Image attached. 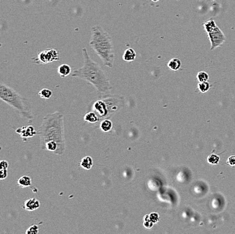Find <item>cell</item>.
<instances>
[{"label":"cell","mask_w":235,"mask_h":234,"mask_svg":"<svg viewBox=\"0 0 235 234\" xmlns=\"http://www.w3.org/2000/svg\"><path fill=\"white\" fill-rule=\"evenodd\" d=\"M40 147L57 155H62L66 150L64 116L59 112L48 113L43 118L38 131Z\"/></svg>","instance_id":"1"},{"label":"cell","mask_w":235,"mask_h":234,"mask_svg":"<svg viewBox=\"0 0 235 234\" xmlns=\"http://www.w3.org/2000/svg\"><path fill=\"white\" fill-rule=\"evenodd\" d=\"M82 54L83 65L81 68L74 70L72 76L90 83L99 93H109L112 86L105 70L91 58L87 48L82 49Z\"/></svg>","instance_id":"2"},{"label":"cell","mask_w":235,"mask_h":234,"mask_svg":"<svg viewBox=\"0 0 235 234\" xmlns=\"http://www.w3.org/2000/svg\"><path fill=\"white\" fill-rule=\"evenodd\" d=\"M89 45L99 56L104 65L109 68L113 67L115 54L112 39L99 24L91 28Z\"/></svg>","instance_id":"3"},{"label":"cell","mask_w":235,"mask_h":234,"mask_svg":"<svg viewBox=\"0 0 235 234\" xmlns=\"http://www.w3.org/2000/svg\"><path fill=\"white\" fill-rule=\"evenodd\" d=\"M0 100L15 110L21 117L32 120L33 115L29 101L19 94L12 88L0 83Z\"/></svg>","instance_id":"4"},{"label":"cell","mask_w":235,"mask_h":234,"mask_svg":"<svg viewBox=\"0 0 235 234\" xmlns=\"http://www.w3.org/2000/svg\"><path fill=\"white\" fill-rule=\"evenodd\" d=\"M124 97L120 95L105 94L97 100L90 104L91 111L94 112L100 121L104 119H109L122 107Z\"/></svg>","instance_id":"5"},{"label":"cell","mask_w":235,"mask_h":234,"mask_svg":"<svg viewBox=\"0 0 235 234\" xmlns=\"http://www.w3.org/2000/svg\"><path fill=\"white\" fill-rule=\"evenodd\" d=\"M35 63L46 64L53 62V61H59V51L56 49H47L39 53L37 58L33 59Z\"/></svg>","instance_id":"6"},{"label":"cell","mask_w":235,"mask_h":234,"mask_svg":"<svg viewBox=\"0 0 235 234\" xmlns=\"http://www.w3.org/2000/svg\"><path fill=\"white\" fill-rule=\"evenodd\" d=\"M207 33L211 43V51L221 47L226 41L225 34L218 26H216L214 29Z\"/></svg>","instance_id":"7"},{"label":"cell","mask_w":235,"mask_h":234,"mask_svg":"<svg viewBox=\"0 0 235 234\" xmlns=\"http://www.w3.org/2000/svg\"><path fill=\"white\" fill-rule=\"evenodd\" d=\"M143 226L147 229H150L152 228L154 224L157 223L159 221V216L158 213L156 212H153L150 214L145 215L143 219Z\"/></svg>","instance_id":"8"},{"label":"cell","mask_w":235,"mask_h":234,"mask_svg":"<svg viewBox=\"0 0 235 234\" xmlns=\"http://www.w3.org/2000/svg\"><path fill=\"white\" fill-rule=\"evenodd\" d=\"M16 133L19 134L22 138H31L35 134H39L35 130L32 126H28L27 127H23L22 128L16 130Z\"/></svg>","instance_id":"9"},{"label":"cell","mask_w":235,"mask_h":234,"mask_svg":"<svg viewBox=\"0 0 235 234\" xmlns=\"http://www.w3.org/2000/svg\"><path fill=\"white\" fill-rule=\"evenodd\" d=\"M40 205H41V204H40V202L39 200L36 199L35 198H30V199L26 200L24 202L23 208L26 211L32 212L38 209L40 207Z\"/></svg>","instance_id":"10"},{"label":"cell","mask_w":235,"mask_h":234,"mask_svg":"<svg viewBox=\"0 0 235 234\" xmlns=\"http://www.w3.org/2000/svg\"><path fill=\"white\" fill-rule=\"evenodd\" d=\"M136 57V54L135 51L132 48H128L125 50L122 55L123 60L126 62H132L135 61Z\"/></svg>","instance_id":"11"},{"label":"cell","mask_w":235,"mask_h":234,"mask_svg":"<svg viewBox=\"0 0 235 234\" xmlns=\"http://www.w3.org/2000/svg\"><path fill=\"white\" fill-rule=\"evenodd\" d=\"M113 123L109 119H104L99 122V129L104 132H109L112 129Z\"/></svg>","instance_id":"12"},{"label":"cell","mask_w":235,"mask_h":234,"mask_svg":"<svg viewBox=\"0 0 235 234\" xmlns=\"http://www.w3.org/2000/svg\"><path fill=\"white\" fill-rule=\"evenodd\" d=\"M84 120H85V121L88 122V123H91V124H95V123H99L100 122V120L98 117V116H97L96 113L93 111L88 112V113H87L85 115V116H84Z\"/></svg>","instance_id":"13"},{"label":"cell","mask_w":235,"mask_h":234,"mask_svg":"<svg viewBox=\"0 0 235 234\" xmlns=\"http://www.w3.org/2000/svg\"><path fill=\"white\" fill-rule=\"evenodd\" d=\"M57 72L60 74V76L61 78H64L68 76V75H70L72 72V69H71V67L68 65V64H61L60 65L58 69H57Z\"/></svg>","instance_id":"14"},{"label":"cell","mask_w":235,"mask_h":234,"mask_svg":"<svg viewBox=\"0 0 235 234\" xmlns=\"http://www.w3.org/2000/svg\"><path fill=\"white\" fill-rule=\"evenodd\" d=\"M32 184L31 178L29 175H23L18 179V185L21 188L30 187Z\"/></svg>","instance_id":"15"},{"label":"cell","mask_w":235,"mask_h":234,"mask_svg":"<svg viewBox=\"0 0 235 234\" xmlns=\"http://www.w3.org/2000/svg\"><path fill=\"white\" fill-rule=\"evenodd\" d=\"M93 161L92 157L90 156L83 157L81 161V163H80V165H81L82 168L86 170H90L93 167Z\"/></svg>","instance_id":"16"},{"label":"cell","mask_w":235,"mask_h":234,"mask_svg":"<svg viewBox=\"0 0 235 234\" xmlns=\"http://www.w3.org/2000/svg\"><path fill=\"white\" fill-rule=\"evenodd\" d=\"M182 65L181 61L178 58H172L168 63V67L172 71H178Z\"/></svg>","instance_id":"17"},{"label":"cell","mask_w":235,"mask_h":234,"mask_svg":"<svg viewBox=\"0 0 235 234\" xmlns=\"http://www.w3.org/2000/svg\"><path fill=\"white\" fill-rule=\"evenodd\" d=\"M203 26L204 29H205L207 33H208V32L211 31V30L214 29L217 25L216 24V22L214 21V20L210 19L209 20L205 22V23L203 24Z\"/></svg>","instance_id":"18"},{"label":"cell","mask_w":235,"mask_h":234,"mask_svg":"<svg viewBox=\"0 0 235 234\" xmlns=\"http://www.w3.org/2000/svg\"><path fill=\"white\" fill-rule=\"evenodd\" d=\"M52 91L48 89H43L39 92V95L41 99H49L52 96Z\"/></svg>","instance_id":"19"},{"label":"cell","mask_w":235,"mask_h":234,"mask_svg":"<svg viewBox=\"0 0 235 234\" xmlns=\"http://www.w3.org/2000/svg\"><path fill=\"white\" fill-rule=\"evenodd\" d=\"M210 85L207 81L199 82L198 85V89L201 92H206L208 91L210 89Z\"/></svg>","instance_id":"20"},{"label":"cell","mask_w":235,"mask_h":234,"mask_svg":"<svg viewBox=\"0 0 235 234\" xmlns=\"http://www.w3.org/2000/svg\"><path fill=\"white\" fill-rule=\"evenodd\" d=\"M197 78L199 82H206L209 80V75L206 72H199L197 75Z\"/></svg>","instance_id":"21"},{"label":"cell","mask_w":235,"mask_h":234,"mask_svg":"<svg viewBox=\"0 0 235 234\" xmlns=\"http://www.w3.org/2000/svg\"><path fill=\"white\" fill-rule=\"evenodd\" d=\"M220 161L219 156L215 154H212L207 157V162L211 165H216Z\"/></svg>","instance_id":"22"},{"label":"cell","mask_w":235,"mask_h":234,"mask_svg":"<svg viewBox=\"0 0 235 234\" xmlns=\"http://www.w3.org/2000/svg\"><path fill=\"white\" fill-rule=\"evenodd\" d=\"M39 227L37 225H33L26 231V234H37L39 233Z\"/></svg>","instance_id":"23"},{"label":"cell","mask_w":235,"mask_h":234,"mask_svg":"<svg viewBox=\"0 0 235 234\" xmlns=\"http://www.w3.org/2000/svg\"><path fill=\"white\" fill-rule=\"evenodd\" d=\"M9 163L6 160H0V169H8Z\"/></svg>","instance_id":"24"},{"label":"cell","mask_w":235,"mask_h":234,"mask_svg":"<svg viewBox=\"0 0 235 234\" xmlns=\"http://www.w3.org/2000/svg\"><path fill=\"white\" fill-rule=\"evenodd\" d=\"M8 177V169H0V180H3Z\"/></svg>","instance_id":"25"},{"label":"cell","mask_w":235,"mask_h":234,"mask_svg":"<svg viewBox=\"0 0 235 234\" xmlns=\"http://www.w3.org/2000/svg\"><path fill=\"white\" fill-rule=\"evenodd\" d=\"M228 163L230 165L235 166V156H231L228 158Z\"/></svg>","instance_id":"26"},{"label":"cell","mask_w":235,"mask_h":234,"mask_svg":"<svg viewBox=\"0 0 235 234\" xmlns=\"http://www.w3.org/2000/svg\"><path fill=\"white\" fill-rule=\"evenodd\" d=\"M152 1L153 2H158L159 1V0H152Z\"/></svg>","instance_id":"27"},{"label":"cell","mask_w":235,"mask_h":234,"mask_svg":"<svg viewBox=\"0 0 235 234\" xmlns=\"http://www.w3.org/2000/svg\"><path fill=\"white\" fill-rule=\"evenodd\" d=\"M213 1H214V0H213Z\"/></svg>","instance_id":"28"}]
</instances>
